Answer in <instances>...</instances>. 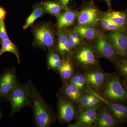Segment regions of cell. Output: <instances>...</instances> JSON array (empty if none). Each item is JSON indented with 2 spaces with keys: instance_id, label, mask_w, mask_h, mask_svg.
<instances>
[{
  "instance_id": "1",
  "label": "cell",
  "mask_w": 127,
  "mask_h": 127,
  "mask_svg": "<svg viewBox=\"0 0 127 127\" xmlns=\"http://www.w3.org/2000/svg\"><path fill=\"white\" fill-rule=\"evenodd\" d=\"M31 86L35 123L39 127H50L53 120L51 110L33 85Z\"/></svg>"
},
{
  "instance_id": "2",
  "label": "cell",
  "mask_w": 127,
  "mask_h": 127,
  "mask_svg": "<svg viewBox=\"0 0 127 127\" xmlns=\"http://www.w3.org/2000/svg\"><path fill=\"white\" fill-rule=\"evenodd\" d=\"M11 106L10 116L19 112L22 108L31 106L32 94L31 84L18 83L8 98Z\"/></svg>"
},
{
  "instance_id": "3",
  "label": "cell",
  "mask_w": 127,
  "mask_h": 127,
  "mask_svg": "<svg viewBox=\"0 0 127 127\" xmlns=\"http://www.w3.org/2000/svg\"><path fill=\"white\" fill-rule=\"evenodd\" d=\"M101 91L102 96L112 101L127 100V91L123 87L120 78L117 75H107Z\"/></svg>"
},
{
  "instance_id": "4",
  "label": "cell",
  "mask_w": 127,
  "mask_h": 127,
  "mask_svg": "<svg viewBox=\"0 0 127 127\" xmlns=\"http://www.w3.org/2000/svg\"><path fill=\"white\" fill-rule=\"evenodd\" d=\"M34 44L43 49H52L55 44V32L50 25L43 23L37 26L34 31Z\"/></svg>"
},
{
  "instance_id": "5",
  "label": "cell",
  "mask_w": 127,
  "mask_h": 127,
  "mask_svg": "<svg viewBox=\"0 0 127 127\" xmlns=\"http://www.w3.org/2000/svg\"><path fill=\"white\" fill-rule=\"evenodd\" d=\"M75 103L66 96L62 94L58 97V115L62 123L70 122L76 115Z\"/></svg>"
},
{
  "instance_id": "6",
  "label": "cell",
  "mask_w": 127,
  "mask_h": 127,
  "mask_svg": "<svg viewBox=\"0 0 127 127\" xmlns=\"http://www.w3.org/2000/svg\"><path fill=\"white\" fill-rule=\"evenodd\" d=\"M18 84L15 68L5 70L0 75V98L8 100L12 92Z\"/></svg>"
},
{
  "instance_id": "7",
  "label": "cell",
  "mask_w": 127,
  "mask_h": 127,
  "mask_svg": "<svg viewBox=\"0 0 127 127\" xmlns=\"http://www.w3.org/2000/svg\"><path fill=\"white\" fill-rule=\"evenodd\" d=\"M75 58L78 65L87 70L95 67L97 63L93 48L88 46L78 49L75 53Z\"/></svg>"
},
{
  "instance_id": "8",
  "label": "cell",
  "mask_w": 127,
  "mask_h": 127,
  "mask_svg": "<svg viewBox=\"0 0 127 127\" xmlns=\"http://www.w3.org/2000/svg\"><path fill=\"white\" fill-rule=\"evenodd\" d=\"M96 39L93 50L97 57L116 61L117 55L106 36L99 34Z\"/></svg>"
},
{
  "instance_id": "9",
  "label": "cell",
  "mask_w": 127,
  "mask_h": 127,
  "mask_svg": "<svg viewBox=\"0 0 127 127\" xmlns=\"http://www.w3.org/2000/svg\"><path fill=\"white\" fill-rule=\"evenodd\" d=\"M77 20L79 26L95 27L100 22V14L98 9L90 2L78 15Z\"/></svg>"
},
{
  "instance_id": "10",
  "label": "cell",
  "mask_w": 127,
  "mask_h": 127,
  "mask_svg": "<svg viewBox=\"0 0 127 127\" xmlns=\"http://www.w3.org/2000/svg\"><path fill=\"white\" fill-rule=\"evenodd\" d=\"M90 93L95 95L101 101L105 103L118 123H122L127 121V106L107 100L92 89H90Z\"/></svg>"
},
{
  "instance_id": "11",
  "label": "cell",
  "mask_w": 127,
  "mask_h": 127,
  "mask_svg": "<svg viewBox=\"0 0 127 127\" xmlns=\"http://www.w3.org/2000/svg\"><path fill=\"white\" fill-rule=\"evenodd\" d=\"M84 76L90 89L98 92L101 91L107 75L101 69L95 67L87 70Z\"/></svg>"
},
{
  "instance_id": "12",
  "label": "cell",
  "mask_w": 127,
  "mask_h": 127,
  "mask_svg": "<svg viewBox=\"0 0 127 127\" xmlns=\"http://www.w3.org/2000/svg\"><path fill=\"white\" fill-rule=\"evenodd\" d=\"M107 39L117 55L121 57L127 56V35L122 31H113L110 32Z\"/></svg>"
},
{
  "instance_id": "13",
  "label": "cell",
  "mask_w": 127,
  "mask_h": 127,
  "mask_svg": "<svg viewBox=\"0 0 127 127\" xmlns=\"http://www.w3.org/2000/svg\"><path fill=\"white\" fill-rule=\"evenodd\" d=\"M100 106L83 109L78 114L76 122L73 124H70L68 127H91L95 123L96 119L97 111Z\"/></svg>"
},
{
  "instance_id": "14",
  "label": "cell",
  "mask_w": 127,
  "mask_h": 127,
  "mask_svg": "<svg viewBox=\"0 0 127 127\" xmlns=\"http://www.w3.org/2000/svg\"><path fill=\"white\" fill-rule=\"evenodd\" d=\"M117 123L108 107L98 108L96 119L94 123L95 126L98 127H113L116 126Z\"/></svg>"
},
{
  "instance_id": "15",
  "label": "cell",
  "mask_w": 127,
  "mask_h": 127,
  "mask_svg": "<svg viewBox=\"0 0 127 127\" xmlns=\"http://www.w3.org/2000/svg\"><path fill=\"white\" fill-rule=\"evenodd\" d=\"M58 37L57 50L59 54L65 58H70L73 50L69 44L66 31L59 29Z\"/></svg>"
},
{
  "instance_id": "16",
  "label": "cell",
  "mask_w": 127,
  "mask_h": 127,
  "mask_svg": "<svg viewBox=\"0 0 127 127\" xmlns=\"http://www.w3.org/2000/svg\"><path fill=\"white\" fill-rule=\"evenodd\" d=\"M65 9L64 12L56 17L59 29H64L73 25L77 17L78 14L76 11L67 7Z\"/></svg>"
},
{
  "instance_id": "17",
  "label": "cell",
  "mask_w": 127,
  "mask_h": 127,
  "mask_svg": "<svg viewBox=\"0 0 127 127\" xmlns=\"http://www.w3.org/2000/svg\"><path fill=\"white\" fill-rule=\"evenodd\" d=\"M73 31L79 34L82 38L89 40L96 39L99 35L97 29L90 26L78 25L75 28Z\"/></svg>"
},
{
  "instance_id": "18",
  "label": "cell",
  "mask_w": 127,
  "mask_h": 127,
  "mask_svg": "<svg viewBox=\"0 0 127 127\" xmlns=\"http://www.w3.org/2000/svg\"><path fill=\"white\" fill-rule=\"evenodd\" d=\"M62 92L75 104L79 103L82 94L81 91L70 82L66 83L63 88Z\"/></svg>"
},
{
  "instance_id": "19",
  "label": "cell",
  "mask_w": 127,
  "mask_h": 127,
  "mask_svg": "<svg viewBox=\"0 0 127 127\" xmlns=\"http://www.w3.org/2000/svg\"><path fill=\"white\" fill-rule=\"evenodd\" d=\"M46 13L41 2L36 4L33 7L31 14L27 17L23 26V29L26 30L31 26L37 19L41 17Z\"/></svg>"
},
{
  "instance_id": "20",
  "label": "cell",
  "mask_w": 127,
  "mask_h": 127,
  "mask_svg": "<svg viewBox=\"0 0 127 127\" xmlns=\"http://www.w3.org/2000/svg\"><path fill=\"white\" fill-rule=\"evenodd\" d=\"M62 79L65 82L70 80L74 72V68L70 58L63 60L61 65L58 69Z\"/></svg>"
},
{
  "instance_id": "21",
  "label": "cell",
  "mask_w": 127,
  "mask_h": 127,
  "mask_svg": "<svg viewBox=\"0 0 127 127\" xmlns=\"http://www.w3.org/2000/svg\"><path fill=\"white\" fill-rule=\"evenodd\" d=\"M46 12L57 17L61 13L64 9L58 0L53 1H46L41 2Z\"/></svg>"
},
{
  "instance_id": "22",
  "label": "cell",
  "mask_w": 127,
  "mask_h": 127,
  "mask_svg": "<svg viewBox=\"0 0 127 127\" xmlns=\"http://www.w3.org/2000/svg\"><path fill=\"white\" fill-rule=\"evenodd\" d=\"M1 47L0 51L2 53L8 52L13 53L15 56L18 63H20V57L18 47L10 40L1 41Z\"/></svg>"
},
{
  "instance_id": "23",
  "label": "cell",
  "mask_w": 127,
  "mask_h": 127,
  "mask_svg": "<svg viewBox=\"0 0 127 127\" xmlns=\"http://www.w3.org/2000/svg\"><path fill=\"white\" fill-rule=\"evenodd\" d=\"M105 15L118 25L125 26L127 23V14L125 12L112 11Z\"/></svg>"
},
{
  "instance_id": "24",
  "label": "cell",
  "mask_w": 127,
  "mask_h": 127,
  "mask_svg": "<svg viewBox=\"0 0 127 127\" xmlns=\"http://www.w3.org/2000/svg\"><path fill=\"white\" fill-rule=\"evenodd\" d=\"M100 23L103 28L107 31H123L125 29V26L118 25L105 15L101 18Z\"/></svg>"
},
{
  "instance_id": "25",
  "label": "cell",
  "mask_w": 127,
  "mask_h": 127,
  "mask_svg": "<svg viewBox=\"0 0 127 127\" xmlns=\"http://www.w3.org/2000/svg\"><path fill=\"white\" fill-rule=\"evenodd\" d=\"M48 55L47 62L50 68L55 70H58L61 65L63 60L58 54L55 52L53 49H48Z\"/></svg>"
},
{
  "instance_id": "26",
  "label": "cell",
  "mask_w": 127,
  "mask_h": 127,
  "mask_svg": "<svg viewBox=\"0 0 127 127\" xmlns=\"http://www.w3.org/2000/svg\"><path fill=\"white\" fill-rule=\"evenodd\" d=\"M69 80L70 82L75 85L81 92L84 90L87 85L84 75L80 73L73 74Z\"/></svg>"
},
{
  "instance_id": "27",
  "label": "cell",
  "mask_w": 127,
  "mask_h": 127,
  "mask_svg": "<svg viewBox=\"0 0 127 127\" xmlns=\"http://www.w3.org/2000/svg\"><path fill=\"white\" fill-rule=\"evenodd\" d=\"M91 93H85L82 95L79 103L83 109L88 107L91 99Z\"/></svg>"
},
{
  "instance_id": "28",
  "label": "cell",
  "mask_w": 127,
  "mask_h": 127,
  "mask_svg": "<svg viewBox=\"0 0 127 127\" xmlns=\"http://www.w3.org/2000/svg\"><path fill=\"white\" fill-rule=\"evenodd\" d=\"M7 33L4 20L0 21V41L9 39Z\"/></svg>"
},
{
  "instance_id": "29",
  "label": "cell",
  "mask_w": 127,
  "mask_h": 127,
  "mask_svg": "<svg viewBox=\"0 0 127 127\" xmlns=\"http://www.w3.org/2000/svg\"><path fill=\"white\" fill-rule=\"evenodd\" d=\"M117 66L120 73L127 78V60L119 62L118 63Z\"/></svg>"
},
{
  "instance_id": "30",
  "label": "cell",
  "mask_w": 127,
  "mask_h": 127,
  "mask_svg": "<svg viewBox=\"0 0 127 127\" xmlns=\"http://www.w3.org/2000/svg\"><path fill=\"white\" fill-rule=\"evenodd\" d=\"M91 94V99L87 108L94 107L100 106L101 101L95 95L92 94Z\"/></svg>"
},
{
  "instance_id": "31",
  "label": "cell",
  "mask_w": 127,
  "mask_h": 127,
  "mask_svg": "<svg viewBox=\"0 0 127 127\" xmlns=\"http://www.w3.org/2000/svg\"><path fill=\"white\" fill-rule=\"evenodd\" d=\"M67 37L70 46L72 50L77 47L80 43L76 40L71 35L70 32L66 31Z\"/></svg>"
},
{
  "instance_id": "32",
  "label": "cell",
  "mask_w": 127,
  "mask_h": 127,
  "mask_svg": "<svg viewBox=\"0 0 127 127\" xmlns=\"http://www.w3.org/2000/svg\"><path fill=\"white\" fill-rule=\"evenodd\" d=\"M6 15V11L2 6H0V21L5 20Z\"/></svg>"
},
{
  "instance_id": "33",
  "label": "cell",
  "mask_w": 127,
  "mask_h": 127,
  "mask_svg": "<svg viewBox=\"0 0 127 127\" xmlns=\"http://www.w3.org/2000/svg\"><path fill=\"white\" fill-rule=\"evenodd\" d=\"M70 34L71 36L75 39L79 43H81L82 41V37L77 32L73 31L72 32H70Z\"/></svg>"
},
{
  "instance_id": "34",
  "label": "cell",
  "mask_w": 127,
  "mask_h": 127,
  "mask_svg": "<svg viewBox=\"0 0 127 127\" xmlns=\"http://www.w3.org/2000/svg\"><path fill=\"white\" fill-rule=\"evenodd\" d=\"M61 3L64 9L66 8L68 6L71 0H58Z\"/></svg>"
},
{
  "instance_id": "35",
  "label": "cell",
  "mask_w": 127,
  "mask_h": 127,
  "mask_svg": "<svg viewBox=\"0 0 127 127\" xmlns=\"http://www.w3.org/2000/svg\"><path fill=\"white\" fill-rule=\"evenodd\" d=\"M102 0L106 2L108 7L111 6V0Z\"/></svg>"
},
{
  "instance_id": "36",
  "label": "cell",
  "mask_w": 127,
  "mask_h": 127,
  "mask_svg": "<svg viewBox=\"0 0 127 127\" xmlns=\"http://www.w3.org/2000/svg\"><path fill=\"white\" fill-rule=\"evenodd\" d=\"M124 84L125 88H126V89H127V80L124 82Z\"/></svg>"
},
{
  "instance_id": "37",
  "label": "cell",
  "mask_w": 127,
  "mask_h": 127,
  "mask_svg": "<svg viewBox=\"0 0 127 127\" xmlns=\"http://www.w3.org/2000/svg\"><path fill=\"white\" fill-rule=\"evenodd\" d=\"M2 54H3V53H2L0 51V57L2 55Z\"/></svg>"
},
{
  "instance_id": "38",
  "label": "cell",
  "mask_w": 127,
  "mask_h": 127,
  "mask_svg": "<svg viewBox=\"0 0 127 127\" xmlns=\"http://www.w3.org/2000/svg\"></svg>"
}]
</instances>
